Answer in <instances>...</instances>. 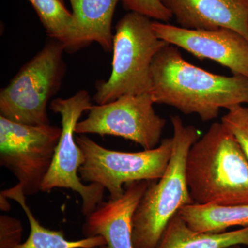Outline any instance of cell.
Here are the masks:
<instances>
[{
    "mask_svg": "<svg viewBox=\"0 0 248 248\" xmlns=\"http://www.w3.org/2000/svg\"><path fill=\"white\" fill-rule=\"evenodd\" d=\"M155 104L195 114L203 122L215 120L221 109L248 104V78L220 76L186 61L177 47L169 45L156 54L151 70Z\"/></svg>",
    "mask_w": 248,
    "mask_h": 248,
    "instance_id": "obj_1",
    "label": "cell"
},
{
    "mask_svg": "<svg viewBox=\"0 0 248 248\" xmlns=\"http://www.w3.org/2000/svg\"><path fill=\"white\" fill-rule=\"evenodd\" d=\"M186 172L194 203L248 204V160L222 122L212 124L191 147Z\"/></svg>",
    "mask_w": 248,
    "mask_h": 248,
    "instance_id": "obj_2",
    "label": "cell"
},
{
    "mask_svg": "<svg viewBox=\"0 0 248 248\" xmlns=\"http://www.w3.org/2000/svg\"><path fill=\"white\" fill-rule=\"evenodd\" d=\"M172 155L159 180L150 183L133 218L134 248H156L169 222L179 210L194 203L186 179V161L191 147L200 138L198 129L171 117Z\"/></svg>",
    "mask_w": 248,
    "mask_h": 248,
    "instance_id": "obj_3",
    "label": "cell"
},
{
    "mask_svg": "<svg viewBox=\"0 0 248 248\" xmlns=\"http://www.w3.org/2000/svg\"><path fill=\"white\" fill-rule=\"evenodd\" d=\"M149 17L129 12L117 22L113 37L112 71L108 79L96 83L93 100L113 102L122 96L150 93L155 57L169 45L155 34Z\"/></svg>",
    "mask_w": 248,
    "mask_h": 248,
    "instance_id": "obj_4",
    "label": "cell"
},
{
    "mask_svg": "<svg viewBox=\"0 0 248 248\" xmlns=\"http://www.w3.org/2000/svg\"><path fill=\"white\" fill-rule=\"evenodd\" d=\"M64 45L52 40L20 68L0 91L1 117L29 125H50L47 107L66 72Z\"/></svg>",
    "mask_w": 248,
    "mask_h": 248,
    "instance_id": "obj_5",
    "label": "cell"
},
{
    "mask_svg": "<svg viewBox=\"0 0 248 248\" xmlns=\"http://www.w3.org/2000/svg\"><path fill=\"white\" fill-rule=\"evenodd\" d=\"M84 153V164L79 170L81 181L103 186L110 200L123 195L124 186L130 183L156 182L164 175L172 155L173 140L166 138L154 149L129 153L108 149L87 136L76 138Z\"/></svg>",
    "mask_w": 248,
    "mask_h": 248,
    "instance_id": "obj_6",
    "label": "cell"
},
{
    "mask_svg": "<svg viewBox=\"0 0 248 248\" xmlns=\"http://www.w3.org/2000/svg\"><path fill=\"white\" fill-rule=\"evenodd\" d=\"M92 107L89 93L84 89L71 97L58 98L50 102V110L61 116L62 135L51 166L41 187V192L47 193L55 188H66L79 194L82 199L81 212L85 217L102 203L105 191L99 184H83L79 175L85 156L75 138L76 127L82 114Z\"/></svg>",
    "mask_w": 248,
    "mask_h": 248,
    "instance_id": "obj_7",
    "label": "cell"
},
{
    "mask_svg": "<svg viewBox=\"0 0 248 248\" xmlns=\"http://www.w3.org/2000/svg\"><path fill=\"white\" fill-rule=\"evenodd\" d=\"M62 128L16 123L0 116V165L17 178L26 195L41 191Z\"/></svg>",
    "mask_w": 248,
    "mask_h": 248,
    "instance_id": "obj_8",
    "label": "cell"
},
{
    "mask_svg": "<svg viewBox=\"0 0 248 248\" xmlns=\"http://www.w3.org/2000/svg\"><path fill=\"white\" fill-rule=\"evenodd\" d=\"M151 93L122 96L113 102L93 105L87 118L77 124L76 133L112 135L138 143L143 150L160 144L166 120L155 112Z\"/></svg>",
    "mask_w": 248,
    "mask_h": 248,
    "instance_id": "obj_9",
    "label": "cell"
},
{
    "mask_svg": "<svg viewBox=\"0 0 248 248\" xmlns=\"http://www.w3.org/2000/svg\"><path fill=\"white\" fill-rule=\"evenodd\" d=\"M152 26L160 40L201 60L217 62L233 75L248 78V42L238 32L228 29H184L159 21H153Z\"/></svg>",
    "mask_w": 248,
    "mask_h": 248,
    "instance_id": "obj_10",
    "label": "cell"
},
{
    "mask_svg": "<svg viewBox=\"0 0 248 248\" xmlns=\"http://www.w3.org/2000/svg\"><path fill=\"white\" fill-rule=\"evenodd\" d=\"M150 183H130L125 186L123 195L118 199L102 202L86 217L84 236L104 238L106 244L98 248H134L133 215Z\"/></svg>",
    "mask_w": 248,
    "mask_h": 248,
    "instance_id": "obj_11",
    "label": "cell"
},
{
    "mask_svg": "<svg viewBox=\"0 0 248 248\" xmlns=\"http://www.w3.org/2000/svg\"><path fill=\"white\" fill-rule=\"evenodd\" d=\"M180 27L231 29L248 42V0H160Z\"/></svg>",
    "mask_w": 248,
    "mask_h": 248,
    "instance_id": "obj_12",
    "label": "cell"
},
{
    "mask_svg": "<svg viewBox=\"0 0 248 248\" xmlns=\"http://www.w3.org/2000/svg\"><path fill=\"white\" fill-rule=\"evenodd\" d=\"M73 9V34L66 47L74 53L96 42L105 51L113 48L112 22L116 6L121 0H69Z\"/></svg>",
    "mask_w": 248,
    "mask_h": 248,
    "instance_id": "obj_13",
    "label": "cell"
},
{
    "mask_svg": "<svg viewBox=\"0 0 248 248\" xmlns=\"http://www.w3.org/2000/svg\"><path fill=\"white\" fill-rule=\"evenodd\" d=\"M248 247V226L221 233L201 232L191 229L177 213L166 227L156 248H226Z\"/></svg>",
    "mask_w": 248,
    "mask_h": 248,
    "instance_id": "obj_14",
    "label": "cell"
},
{
    "mask_svg": "<svg viewBox=\"0 0 248 248\" xmlns=\"http://www.w3.org/2000/svg\"><path fill=\"white\" fill-rule=\"evenodd\" d=\"M178 213L191 229L201 232L221 233L231 227L248 226V204L192 203L183 207Z\"/></svg>",
    "mask_w": 248,
    "mask_h": 248,
    "instance_id": "obj_15",
    "label": "cell"
},
{
    "mask_svg": "<svg viewBox=\"0 0 248 248\" xmlns=\"http://www.w3.org/2000/svg\"><path fill=\"white\" fill-rule=\"evenodd\" d=\"M1 192L22 207L30 225V234L27 241L16 248H93L106 244L104 238L99 236L70 241L63 232L52 231L41 225L27 205L26 195L19 184Z\"/></svg>",
    "mask_w": 248,
    "mask_h": 248,
    "instance_id": "obj_16",
    "label": "cell"
},
{
    "mask_svg": "<svg viewBox=\"0 0 248 248\" xmlns=\"http://www.w3.org/2000/svg\"><path fill=\"white\" fill-rule=\"evenodd\" d=\"M35 9L47 35L64 45L71 42L74 18L63 0H29Z\"/></svg>",
    "mask_w": 248,
    "mask_h": 248,
    "instance_id": "obj_17",
    "label": "cell"
},
{
    "mask_svg": "<svg viewBox=\"0 0 248 248\" xmlns=\"http://www.w3.org/2000/svg\"><path fill=\"white\" fill-rule=\"evenodd\" d=\"M221 122L234 135L248 160V107L232 108L222 117Z\"/></svg>",
    "mask_w": 248,
    "mask_h": 248,
    "instance_id": "obj_18",
    "label": "cell"
},
{
    "mask_svg": "<svg viewBox=\"0 0 248 248\" xmlns=\"http://www.w3.org/2000/svg\"><path fill=\"white\" fill-rule=\"evenodd\" d=\"M124 9L161 22H169L173 17L160 0H121Z\"/></svg>",
    "mask_w": 248,
    "mask_h": 248,
    "instance_id": "obj_19",
    "label": "cell"
},
{
    "mask_svg": "<svg viewBox=\"0 0 248 248\" xmlns=\"http://www.w3.org/2000/svg\"><path fill=\"white\" fill-rule=\"evenodd\" d=\"M23 226L17 218L0 216V248H16L22 244Z\"/></svg>",
    "mask_w": 248,
    "mask_h": 248,
    "instance_id": "obj_20",
    "label": "cell"
},
{
    "mask_svg": "<svg viewBox=\"0 0 248 248\" xmlns=\"http://www.w3.org/2000/svg\"><path fill=\"white\" fill-rule=\"evenodd\" d=\"M0 209L1 211L8 212L11 210V206L9 202V198L2 193H0Z\"/></svg>",
    "mask_w": 248,
    "mask_h": 248,
    "instance_id": "obj_21",
    "label": "cell"
},
{
    "mask_svg": "<svg viewBox=\"0 0 248 248\" xmlns=\"http://www.w3.org/2000/svg\"><path fill=\"white\" fill-rule=\"evenodd\" d=\"M241 246H231V247H228L226 248H241Z\"/></svg>",
    "mask_w": 248,
    "mask_h": 248,
    "instance_id": "obj_22",
    "label": "cell"
},
{
    "mask_svg": "<svg viewBox=\"0 0 248 248\" xmlns=\"http://www.w3.org/2000/svg\"></svg>",
    "mask_w": 248,
    "mask_h": 248,
    "instance_id": "obj_23",
    "label": "cell"
}]
</instances>
